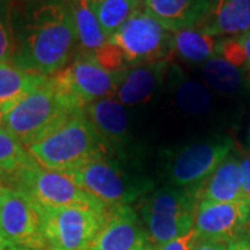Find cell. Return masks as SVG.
Instances as JSON below:
<instances>
[{
    "mask_svg": "<svg viewBox=\"0 0 250 250\" xmlns=\"http://www.w3.org/2000/svg\"><path fill=\"white\" fill-rule=\"evenodd\" d=\"M83 113L95 125L111 152L118 159L125 156L131 145V134L124 106L114 96H107L88 104L83 108Z\"/></svg>",
    "mask_w": 250,
    "mask_h": 250,
    "instance_id": "14",
    "label": "cell"
},
{
    "mask_svg": "<svg viewBox=\"0 0 250 250\" xmlns=\"http://www.w3.org/2000/svg\"><path fill=\"white\" fill-rule=\"evenodd\" d=\"M195 242H196V235H195V231L192 229L190 232H188L184 236L175 238V239L166 242L159 246H153V250H192Z\"/></svg>",
    "mask_w": 250,
    "mask_h": 250,
    "instance_id": "28",
    "label": "cell"
},
{
    "mask_svg": "<svg viewBox=\"0 0 250 250\" xmlns=\"http://www.w3.org/2000/svg\"><path fill=\"white\" fill-rule=\"evenodd\" d=\"M239 174H241L242 193L245 200L250 205V156L239 159Z\"/></svg>",
    "mask_w": 250,
    "mask_h": 250,
    "instance_id": "29",
    "label": "cell"
},
{
    "mask_svg": "<svg viewBox=\"0 0 250 250\" xmlns=\"http://www.w3.org/2000/svg\"><path fill=\"white\" fill-rule=\"evenodd\" d=\"M241 236L250 242V207H249V211H248L246 221H245V225H243V229H242Z\"/></svg>",
    "mask_w": 250,
    "mask_h": 250,
    "instance_id": "33",
    "label": "cell"
},
{
    "mask_svg": "<svg viewBox=\"0 0 250 250\" xmlns=\"http://www.w3.org/2000/svg\"><path fill=\"white\" fill-rule=\"evenodd\" d=\"M174 72V99L175 103L182 111L193 116H200L207 113L211 107V93L205 83L195 80H189L181 77V74L175 67H172Z\"/></svg>",
    "mask_w": 250,
    "mask_h": 250,
    "instance_id": "22",
    "label": "cell"
},
{
    "mask_svg": "<svg viewBox=\"0 0 250 250\" xmlns=\"http://www.w3.org/2000/svg\"><path fill=\"white\" fill-rule=\"evenodd\" d=\"M199 206L195 189L167 185L153 189L138 200V213L153 246H159L193 229Z\"/></svg>",
    "mask_w": 250,
    "mask_h": 250,
    "instance_id": "4",
    "label": "cell"
},
{
    "mask_svg": "<svg viewBox=\"0 0 250 250\" xmlns=\"http://www.w3.org/2000/svg\"><path fill=\"white\" fill-rule=\"evenodd\" d=\"M78 113L68 104L53 77L29 92L17 106L0 120L7 131L25 147L39 142Z\"/></svg>",
    "mask_w": 250,
    "mask_h": 250,
    "instance_id": "3",
    "label": "cell"
},
{
    "mask_svg": "<svg viewBox=\"0 0 250 250\" xmlns=\"http://www.w3.org/2000/svg\"><path fill=\"white\" fill-rule=\"evenodd\" d=\"M153 245L132 206L108 207L106 220L89 250H152Z\"/></svg>",
    "mask_w": 250,
    "mask_h": 250,
    "instance_id": "12",
    "label": "cell"
},
{
    "mask_svg": "<svg viewBox=\"0 0 250 250\" xmlns=\"http://www.w3.org/2000/svg\"><path fill=\"white\" fill-rule=\"evenodd\" d=\"M47 77L21 70L13 62H0V120Z\"/></svg>",
    "mask_w": 250,
    "mask_h": 250,
    "instance_id": "19",
    "label": "cell"
},
{
    "mask_svg": "<svg viewBox=\"0 0 250 250\" xmlns=\"http://www.w3.org/2000/svg\"><path fill=\"white\" fill-rule=\"evenodd\" d=\"M13 64L29 72L53 77L80 52L70 0H31L13 10Z\"/></svg>",
    "mask_w": 250,
    "mask_h": 250,
    "instance_id": "1",
    "label": "cell"
},
{
    "mask_svg": "<svg viewBox=\"0 0 250 250\" xmlns=\"http://www.w3.org/2000/svg\"><path fill=\"white\" fill-rule=\"evenodd\" d=\"M246 145H248V149L250 152V124H249V129H248V138H246Z\"/></svg>",
    "mask_w": 250,
    "mask_h": 250,
    "instance_id": "35",
    "label": "cell"
},
{
    "mask_svg": "<svg viewBox=\"0 0 250 250\" xmlns=\"http://www.w3.org/2000/svg\"><path fill=\"white\" fill-rule=\"evenodd\" d=\"M152 250H153V249H152Z\"/></svg>",
    "mask_w": 250,
    "mask_h": 250,
    "instance_id": "36",
    "label": "cell"
},
{
    "mask_svg": "<svg viewBox=\"0 0 250 250\" xmlns=\"http://www.w3.org/2000/svg\"><path fill=\"white\" fill-rule=\"evenodd\" d=\"M250 205L246 200L232 203H213L200 200L193 231L196 239L231 242L239 238Z\"/></svg>",
    "mask_w": 250,
    "mask_h": 250,
    "instance_id": "13",
    "label": "cell"
},
{
    "mask_svg": "<svg viewBox=\"0 0 250 250\" xmlns=\"http://www.w3.org/2000/svg\"><path fill=\"white\" fill-rule=\"evenodd\" d=\"M215 56L224 59L225 62L235 65L236 68H246V57L238 38H224L217 41Z\"/></svg>",
    "mask_w": 250,
    "mask_h": 250,
    "instance_id": "27",
    "label": "cell"
},
{
    "mask_svg": "<svg viewBox=\"0 0 250 250\" xmlns=\"http://www.w3.org/2000/svg\"><path fill=\"white\" fill-rule=\"evenodd\" d=\"M99 24L108 39L134 13V0H90Z\"/></svg>",
    "mask_w": 250,
    "mask_h": 250,
    "instance_id": "25",
    "label": "cell"
},
{
    "mask_svg": "<svg viewBox=\"0 0 250 250\" xmlns=\"http://www.w3.org/2000/svg\"><path fill=\"white\" fill-rule=\"evenodd\" d=\"M215 0H147L145 10L170 32L199 28L210 16Z\"/></svg>",
    "mask_w": 250,
    "mask_h": 250,
    "instance_id": "16",
    "label": "cell"
},
{
    "mask_svg": "<svg viewBox=\"0 0 250 250\" xmlns=\"http://www.w3.org/2000/svg\"><path fill=\"white\" fill-rule=\"evenodd\" d=\"M199 202L213 203H232L245 200L242 193L239 159L229 154L217 167V170L206 179V182L196 189Z\"/></svg>",
    "mask_w": 250,
    "mask_h": 250,
    "instance_id": "18",
    "label": "cell"
},
{
    "mask_svg": "<svg viewBox=\"0 0 250 250\" xmlns=\"http://www.w3.org/2000/svg\"><path fill=\"white\" fill-rule=\"evenodd\" d=\"M42 211L47 250H89L106 220L108 207L65 206Z\"/></svg>",
    "mask_w": 250,
    "mask_h": 250,
    "instance_id": "9",
    "label": "cell"
},
{
    "mask_svg": "<svg viewBox=\"0 0 250 250\" xmlns=\"http://www.w3.org/2000/svg\"><path fill=\"white\" fill-rule=\"evenodd\" d=\"M202 72L206 83L220 93L232 95L241 88L242 74L239 68L218 56H214L203 62Z\"/></svg>",
    "mask_w": 250,
    "mask_h": 250,
    "instance_id": "24",
    "label": "cell"
},
{
    "mask_svg": "<svg viewBox=\"0 0 250 250\" xmlns=\"http://www.w3.org/2000/svg\"><path fill=\"white\" fill-rule=\"evenodd\" d=\"M233 149L228 136H217L188 145L170 163L168 174L172 185L195 189L202 187Z\"/></svg>",
    "mask_w": 250,
    "mask_h": 250,
    "instance_id": "11",
    "label": "cell"
},
{
    "mask_svg": "<svg viewBox=\"0 0 250 250\" xmlns=\"http://www.w3.org/2000/svg\"><path fill=\"white\" fill-rule=\"evenodd\" d=\"M6 187L16 188L42 208L65 206H93L106 208L103 202L81 189L67 174L52 171L35 159L25 164Z\"/></svg>",
    "mask_w": 250,
    "mask_h": 250,
    "instance_id": "8",
    "label": "cell"
},
{
    "mask_svg": "<svg viewBox=\"0 0 250 250\" xmlns=\"http://www.w3.org/2000/svg\"><path fill=\"white\" fill-rule=\"evenodd\" d=\"M228 250H250V242L239 236L233 241L228 242Z\"/></svg>",
    "mask_w": 250,
    "mask_h": 250,
    "instance_id": "32",
    "label": "cell"
},
{
    "mask_svg": "<svg viewBox=\"0 0 250 250\" xmlns=\"http://www.w3.org/2000/svg\"><path fill=\"white\" fill-rule=\"evenodd\" d=\"M124 57L126 67L168 62L174 53V35L145 9L135 10L108 39Z\"/></svg>",
    "mask_w": 250,
    "mask_h": 250,
    "instance_id": "7",
    "label": "cell"
},
{
    "mask_svg": "<svg viewBox=\"0 0 250 250\" xmlns=\"http://www.w3.org/2000/svg\"><path fill=\"white\" fill-rule=\"evenodd\" d=\"M13 0H0V62H13Z\"/></svg>",
    "mask_w": 250,
    "mask_h": 250,
    "instance_id": "26",
    "label": "cell"
},
{
    "mask_svg": "<svg viewBox=\"0 0 250 250\" xmlns=\"http://www.w3.org/2000/svg\"><path fill=\"white\" fill-rule=\"evenodd\" d=\"M67 175L108 207L131 205L154 189L150 179L132 177L113 153L100 156Z\"/></svg>",
    "mask_w": 250,
    "mask_h": 250,
    "instance_id": "5",
    "label": "cell"
},
{
    "mask_svg": "<svg viewBox=\"0 0 250 250\" xmlns=\"http://www.w3.org/2000/svg\"><path fill=\"white\" fill-rule=\"evenodd\" d=\"M43 211L16 188L0 185V250H46Z\"/></svg>",
    "mask_w": 250,
    "mask_h": 250,
    "instance_id": "6",
    "label": "cell"
},
{
    "mask_svg": "<svg viewBox=\"0 0 250 250\" xmlns=\"http://www.w3.org/2000/svg\"><path fill=\"white\" fill-rule=\"evenodd\" d=\"M120 72L108 71L93 53L80 50L74 60L53 78L68 104L82 111L90 103L114 95Z\"/></svg>",
    "mask_w": 250,
    "mask_h": 250,
    "instance_id": "10",
    "label": "cell"
},
{
    "mask_svg": "<svg viewBox=\"0 0 250 250\" xmlns=\"http://www.w3.org/2000/svg\"><path fill=\"white\" fill-rule=\"evenodd\" d=\"M146 1H147V0H134L135 9L136 10L145 9V4H146Z\"/></svg>",
    "mask_w": 250,
    "mask_h": 250,
    "instance_id": "34",
    "label": "cell"
},
{
    "mask_svg": "<svg viewBox=\"0 0 250 250\" xmlns=\"http://www.w3.org/2000/svg\"><path fill=\"white\" fill-rule=\"evenodd\" d=\"M72 14L75 21V29L78 35L80 50L95 53L106 45L108 38L104 35L99 24V20L90 4V0H70Z\"/></svg>",
    "mask_w": 250,
    "mask_h": 250,
    "instance_id": "20",
    "label": "cell"
},
{
    "mask_svg": "<svg viewBox=\"0 0 250 250\" xmlns=\"http://www.w3.org/2000/svg\"><path fill=\"white\" fill-rule=\"evenodd\" d=\"M34 157L14 135L0 125V185H7L13 177Z\"/></svg>",
    "mask_w": 250,
    "mask_h": 250,
    "instance_id": "23",
    "label": "cell"
},
{
    "mask_svg": "<svg viewBox=\"0 0 250 250\" xmlns=\"http://www.w3.org/2000/svg\"><path fill=\"white\" fill-rule=\"evenodd\" d=\"M192 250H228V243L223 241L196 239Z\"/></svg>",
    "mask_w": 250,
    "mask_h": 250,
    "instance_id": "30",
    "label": "cell"
},
{
    "mask_svg": "<svg viewBox=\"0 0 250 250\" xmlns=\"http://www.w3.org/2000/svg\"><path fill=\"white\" fill-rule=\"evenodd\" d=\"M170 70L168 62H157L135 65L120 72L114 98L123 106H136L152 99L160 89Z\"/></svg>",
    "mask_w": 250,
    "mask_h": 250,
    "instance_id": "15",
    "label": "cell"
},
{
    "mask_svg": "<svg viewBox=\"0 0 250 250\" xmlns=\"http://www.w3.org/2000/svg\"><path fill=\"white\" fill-rule=\"evenodd\" d=\"M174 53L188 62H206L215 56L217 41L197 28L174 32Z\"/></svg>",
    "mask_w": 250,
    "mask_h": 250,
    "instance_id": "21",
    "label": "cell"
},
{
    "mask_svg": "<svg viewBox=\"0 0 250 250\" xmlns=\"http://www.w3.org/2000/svg\"><path fill=\"white\" fill-rule=\"evenodd\" d=\"M239 43H241L242 49L245 52V57H246V70L250 68V31L241 36H236Z\"/></svg>",
    "mask_w": 250,
    "mask_h": 250,
    "instance_id": "31",
    "label": "cell"
},
{
    "mask_svg": "<svg viewBox=\"0 0 250 250\" xmlns=\"http://www.w3.org/2000/svg\"><path fill=\"white\" fill-rule=\"evenodd\" d=\"M197 29L213 38L246 34L250 31V0H215L210 16Z\"/></svg>",
    "mask_w": 250,
    "mask_h": 250,
    "instance_id": "17",
    "label": "cell"
},
{
    "mask_svg": "<svg viewBox=\"0 0 250 250\" xmlns=\"http://www.w3.org/2000/svg\"><path fill=\"white\" fill-rule=\"evenodd\" d=\"M28 152L45 168L62 174H70L100 156L113 153L83 110L31 145Z\"/></svg>",
    "mask_w": 250,
    "mask_h": 250,
    "instance_id": "2",
    "label": "cell"
}]
</instances>
